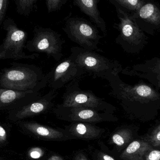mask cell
Masks as SVG:
<instances>
[{
    "mask_svg": "<svg viewBox=\"0 0 160 160\" xmlns=\"http://www.w3.org/2000/svg\"><path fill=\"white\" fill-rule=\"evenodd\" d=\"M112 91L110 95L119 100L122 105L135 110L140 116L157 114L160 109V93L151 85L140 80L134 85L126 84L113 74L107 79Z\"/></svg>",
    "mask_w": 160,
    "mask_h": 160,
    "instance_id": "obj_1",
    "label": "cell"
},
{
    "mask_svg": "<svg viewBox=\"0 0 160 160\" xmlns=\"http://www.w3.org/2000/svg\"><path fill=\"white\" fill-rule=\"evenodd\" d=\"M0 73V88L18 91L39 92L48 84L47 74L34 65L11 63Z\"/></svg>",
    "mask_w": 160,
    "mask_h": 160,
    "instance_id": "obj_2",
    "label": "cell"
},
{
    "mask_svg": "<svg viewBox=\"0 0 160 160\" xmlns=\"http://www.w3.org/2000/svg\"><path fill=\"white\" fill-rule=\"evenodd\" d=\"M109 2L114 6L119 21L118 23L113 25L114 28L119 32L116 43L120 45L127 53H140L148 44L149 38L139 28L131 14L127 12L114 0H109Z\"/></svg>",
    "mask_w": 160,
    "mask_h": 160,
    "instance_id": "obj_3",
    "label": "cell"
},
{
    "mask_svg": "<svg viewBox=\"0 0 160 160\" xmlns=\"http://www.w3.org/2000/svg\"><path fill=\"white\" fill-rule=\"evenodd\" d=\"M70 51V56L74 62L94 79L106 80L112 74H119L123 70L122 65L117 60L108 59L95 51L78 47H72Z\"/></svg>",
    "mask_w": 160,
    "mask_h": 160,
    "instance_id": "obj_4",
    "label": "cell"
},
{
    "mask_svg": "<svg viewBox=\"0 0 160 160\" xmlns=\"http://www.w3.org/2000/svg\"><path fill=\"white\" fill-rule=\"evenodd\" d=\"M64 20L62 29L71 41L85 49L103 52L98 47L102 37L96 26L83 18L71 17V13Z\"/></svg>",
    "mask_w": 160,
    "mask_h": 160,
    "instance_id": "obj_5",
    "label": "cell"
},
{
    "mask_svg": "<svg viewBox=\"0 0 160 160\" xmlns=\"http://www.w3.org/2000/svg\"><path fill=\"white\" fill-rule=\"evenodd\" d=\"M2 28L6 32V37L0 45V60L6 59H33L39 54H26L23 51L26 49L28 34L18 27L12 18H8L2 23Z\"/></svg>",
    "mask_w": 160,
    "mask_h": 160,
    "instance_id": "obj_6",
    "label": "cell"
},
{
    "mask_svg": "<svg viewBox=\"0 0 160 160\" xmlns=\"http://www.w3.org/2000/svg\"><path fill=\"white\" fill-rule=\"evenodd\" d=\"M32 39L27 41L26 49L30 52L43 53L56 61L63 57V45L65 41L61 34L51 28L35 26Z\"/></svg>",
    "mask_w": 160,
    "mask_h": 160,
    "instance_id": "obj_7",
    "label": "cell"
},
{
    "mask_svg": "<svg viewBox=\"0 0 160 160\" xmlns=\"http://www.w3.org/2000/svg\"><path fill=\"white\" fill-rule=\"evenodd\" d=\"M63 98V102L61 106L64 108H86L97 110L109 106L91 90L81 89L78 79L74 80L66 86Z\"/></svg>",
    "mask_w": 160,
    "mask_h": 160,
    "instance_id": "obj_8",
    "label": "cell"
},
{
    "mask_svg": "<svg viewBox=\"0 0 160 160\" xmlns=\"http://www.w3.org/2000/svg\"><path fill=\"white\" fill-rule=\"evenodd\" d=\"M85 74L83 70L69 56L57 64L47 74L48 85L51 89L56 91Z\"/></svg>",
    "mask_w": 160,
    "mask_h": 160,
    "instance_id": "obj_9",
    "label": "cell"
},
{
    "mask_svg": "<svg viewBox=\"0 0 160 160\" xmlns=\"http://www.w3.org/2000/svg\"><path fill=\"white\" fill-rule=\"evenodd\" d=\"M139 28L154 36L160 32V5L158 2L146 0L140 10L131 13Z\"/></svg>",
    "mask_w": 160,
    "mask_h": 160,
    "instance_id": "obj_10",
    "label": "cell"
},
{
    "mask_svg": "<svg viewBox=\"0 0 160 160\" xmlns=\"http://www.w3.org/2000/svg\"><path fill=\"white\" fill-rule=\"evenodd\" d=\"M121 73L148 81L158 90L160 89V58L153 57L141 64L127 67Z\"/></svg>",
    "mask_w": 160,
    "mask_h": 160,
    "instance_id": "obj_11",
    "label": "cell"
},
{
    "mask_svg": "<svg viewBox=\"0 0 160 160\" xmlns=\"http://www.w3.org/2000/svg\"><path fill=\"white\" fill-rule=\"evenodd\" d=\"M57 94L56 91L51 89L42 97L22 107L17 112L16 116L18 118H23L45 111L52 106V101L55 97Z\"/></svg>",
    "mask_w": 160,
    "mask_h": 160,
    "instance_id": "obj_12",
    "label": "cell"
},
{
    "mask_svg": "<svg viewBox=\"0 0 160 160\" xmlns=\"http://www.w3.org/2000/svg\"><path fill=\"white\" fill-rule=\"evenodd\" d=\"M99 2V0H74L73 4L88 16L96 26L105 34L107 33L106 23L101 17L98 8V4Z\"/></svg>",
    "mask_w": 160,
    "mask_h": 160,
    "instance_id": "obj_13",
    "label": "cell"
},
{
    "mask_svg": "<svg viewBox=\"0 0 160 160\" xmlns=\"http://www.w3.org/2000/svg\"><path fill=\"white\" fill-rule=\"evenodd\" d=\"M38 92L18 91L0 88V108L11 106L21 101L37 99Z\"/></svg>",
    "mask_w": 160,
    "mask_h": 160,
    "instance_id": "obj_14",
    "label": "cell"
},
{
    "mask_svg": "<svg viewBox=\"0 0 160 160\" xmlns=\"http://www.w3.org/2000/svg\"><path fill=\"white\" fill-rule=\"evenodd\" d=\"M152 149V146L146 141H134L123 151L121 158L124 160H145L146 155Z\"/></svg>",
    "mask_w": 160,
    "mask_h": 160,
    "instance_id": "obj_15",
    "label": "cell"
},
{
    "mask_svg": "<svg viewBox=\"0 0 160 160\" xmlns=\"http://www.w3.org/2000/svg\"><path fill=\"white\" fill-rule=\"evenodd\" d=\"M69 109L71 119L81 122H99L102 120L101 115L96 110L86 108H67Z\"/></svg>",
    "mask_w": 160,
    "mask_h": 160,
    "instance_id": "obj_16",
    "label": "cell"
},
{
    "mask_svg": "<svg viewBox=\"0 0 160 160\" xmlns=\"http://www.w3.org/2000/svg\"><path fill=\"white\" fill-rule=\"evenodd\" d=\"M24 127L36 136L49 140H58L63 137L61 132L47 126L35 123H27Z\"/></svg>",
    "mask_w": 160,
    "mask_h": 160,
    "instance_id": "obj_17",
    "label": "cell"
},
{
    "mask_svg": "<svg viewBox=\"0 0 160 160\" xmlns=\"http://www.w3.org/2000/svg\"><path fill=\"white\" fill-rule=\"evenodd\" d=\"M69 131L78 138L89 140L98 138L100 135L102 130L86 123H79L73 125Z\"/></svg>",
    "mask_w": 160,
    "mask_h": 160,
    "instance_id": "obj_18",
    "label": "cell"
},
{
    "mask_svg": "<svg viewBox=\"0 0 160 160\" xmlns=\"http://www.w3.org/2000/svg\"><path fill=\"white\" fill-rule=\"evenodd\" d=\"M121 7L127 12L130 13H135L141 9L146 0H114Z\"/></svg>",
    "mask_w": 160,
    "mask_h": 160,
    "instance_id": "obj_19",
    "label": "cell"
},
{
    "mask_svg": "<svg viewBox=\"0 0 160 160\" xmlns=\"http://www.w3.org/2000/svg\"><path fill=\"white\" fill-rule=\"evenodd\" d=\"M132 138V132L128 129H122L114 134L112 142L118 146L122 147L127 144Z\"/></svg>",
    "mask_w": 160,
    "mask_h": 160,
    "instance_id": "obj_20",
    "label": "cell"
},
{
    "mask_svg": "<svg viewBox=\"0 0 160 160\" xmlns=\"http://www.w3.org/2000/svg\"><path fill=\"white\" fill-rule=\"evenodd\" d=\"M38 0H17L15 1L17 11L21 15L29 16L32 11Z\"/></svg>",
    "mask_w": 160,
    "mask_h": 160,
    "instance_id": "obj_21",
    "label": "cell"
},
{
    "mask_svg": "<svg viewBox=\"0 0 160 160\" xmlns=\"http://www.w3.org/2000/svg\"><path fill=\"white\" fill-rule=\"evenodd\" d=\"M67 2L68 0H47L46 3L48 12L50 13L59 11Z\"/></svg>",
    "mask_w": 160,
    "mask_h": 160,
    "instance_id": "obj_22",
    "label": "cell"
},
{
    "mask_svg": "<svg viewBox=\"0 0 160 160\" xmlns=\"http://www.w3.org/2000/svg\"><path fill=\"white\" fill-rule=\"evenodd\" d=\"M146 142L152 146L159 147L160 144V125L154 129Z\"/></svg>",
    "mask_w": 160,
    "mask_h": 160,
    "instance_id": "obj_23",
    "label": "cell"
},
{
    "mask_svg": "<svg viewBox=\"0 0 160 160\" xmlns=\"http://www.w3.org/2000/svg\"><path fill=\"white\" fill-rule=\"evenodd\" d=\"M9 3L8 0H0V27L4 21Z\"/></svg>",
    "mask_w": 160,
    "mask_h": 160,
    "instance_id": "obj_24",
    "label": "cell"
},
{
    "mask_svg": "<svg viewBox=\"0 0 160 160\" xmlns=\"http://www.w3.org/2000/svg\"><path fill=\"white\" fill-rule=\"evenodd\" d=\"M145 160H160V150L151 149L146 155Z\"/></svg>",
    "mask_w": 160,
    "mask_h": 160,
    "instance_id": "obj_25",
    "label": "cell"
},
{
    "mask_svg": "<svg viewBox=\"0 0 160 160\" xmlns=\"http://www.w3.org/2000/svg\"><path fill=\"white\" fill-rule=\"evenodd\" d=\"M43 150L38 147H34V148H32L29 152V155L32 158H39L43 156Z\"/></svg>",
    "mask_w": 160,
    "mask_h": 160,
    "instance_id": "obj_26",
    "label": "cell"
},
{
    "mask_svg": "<svg viewBox=\"0 0 160 160\" xmlns=\"http://www.w3.org/2000/svg\"><path fill=\"white\" fill-rule=\"evenodd\" d=\"M97 160H115V159L107 154L103 153H100L98 155Z\"/></svg>",
    "mask_w": 160,
    "mask_h": 160,
    "instance_id": "obj_27",
    "label": "cell"
},
{
    "mask_svg": "<svg viewBox=\"0 0 160 160\" xmlns=\"http://www.w3.org/2000/svg\"><path fill=\"white\" fill-rule=\"evenodd\" d=\"M7 133L4 129L0 126V142L6 141Z\"/></svg>",
    "mask_w": 160,
    "mask_h": 160,
    "instance_id": "obj_28",
    "label": "cell"
},
{
    "mask_svg": "<svg viewBox=\"0 0 160 160\" xmlns=\"http://www.w3.org/2000/svg\"><path fill=\"white\" fill-rule=\"evenodd\" d=\"M75 160H88V159L84 155L81 153L77 155V157H75Z\"/></svg>",
    "mask_w": 160,
    "mask_h": 160,
    "instance_id": "obj_29",
    "label": "cell"
},
{
    "mask_svg": "<svg viewBox=\"0 0 160 160\" xmlns=\"http://www.w3.org/2000/svg\"><path fill=\"white\" fill-rule=\"evenodd\" d=\"M48 160H63L61 157L57 156H53L51 157Z\"/></svg>",
    "mask_w": 160,
    "mask_h": 160,
    "instance_id": "obj_30",
    "label": "cell"
},
{
    "mask_svg": "<svg viewBox=\"0 0 160 160\" xmlns=\"http://www.w3.org/2000/svg\"><path fill=\"white\" fill-rule=\"evenodd\" d=\"M159 147H160V145L159 146Z\"/></svg>",
    "mask_w": 160,
    "mask_h": 160,
    "instance_id": "obj_31",
    "label": "cell"
}]
</instances>
